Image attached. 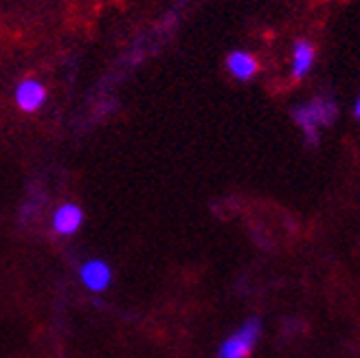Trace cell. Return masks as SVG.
<instances>
[{"label":"cell","instance_id":"cell-3","mask_svg":"<svg viewBox=\"0 0 360 358\" xmlns=\"http://www.w3.org/2000/svg\"><path fill=\"white\" fill-rule=\"evenodd\" d=\"M13 99L22 113H38L46 101V88L38 79H22L15 86Z\"/></svg>","mask_w":360,"mask_h":358},{"label":"cell","instance_id":"cell-4","mask_svg":"<svg viewBox=\"0 0 360 358\" xmlns=\"http://www.w3.org/2000/svg\"><path fill=\"white\" fill-rule=\"evenodd\" d=\"M82 224H84V211L75 203L60 205L56 209V213H53V220H51L53 231H56V234L62 236V238L75 236L77 231L82 229Z\"/></svg>","mask_w":360,"mask_h":358},{"label":"cell","instance_id":"cell-2","mask_svg":"<svg viewBox=\"0 0 360 358\" xmlns=\"http://www.w3.org/2000/svg\"><path fill=\"white\" fill-rule=\"evenodd\" d=\"M259 338H262V324L259 319L250 317L236 332L224 338L222 345L218 347V358H248L257 347Z\"/></svg>","mask_w":360,"mask_h":358},{"label":"cell","instance_id":"cell-5","mask_svg":"<svg viewBox=\"0 0 360 358\" xmlns=\"http://www.w3.org/2000/svg\"><path fill=\"white\" fill-rule=\"evenodd\" d=\"M82 283L93 293H103L112 281V271L103 260H88L79 271Z\"/></svg>","mask_w":360,"mask_h":358},{"label":"cell","instance_id":"cell-1","mask_svg":"<svg viewBox=\"0 0 360 358\" xmlns=\"http://www.w3.org/2000/svg\"><path fill=\"white\" fill-rule=\"evenodd\" d=\"M338 117V106L330 97H314L292 108V121L303 132V139L310 148H316L321 141V128H328Z\"/></svg>","mask_w":360,"mask_h":358},{"label":"cell","instance_id":"cell-7","mask_svg":"<svg viewBox=\"0 0 360 358\" xmlns=\"http://www.w3.org/2000/svg\"><path fill=\"white\" fill-rule=\"evenodd\" d=\"M314 66V46L308 40H299L292 46V77L301 79L312 70Z\"/></svg>","mask_w":360,"mask_h":358},{"label":"cell","instance_id":"cell-8","mask_svg":"<svg viewBox=\"0 0 360 358\" xmlns=\"http://www.w3.org/2000/svg\"><path fill=\"white\" fill-rule=\"evenodd\" d=\"M354 115H356V119H360V95L354 101Z\"/></svg>","mask_w":360,"mask_h":358},{"label":"cell","instance_id":"cell-6","mask_svg":"<svg viewBox=\"0 0 360 358\" xmlns=\"http://www.w3.org/2000/svg\"><path fill=\"white\" fill-rule=\"evenodd\" d=\"M226 70L231 73L233 79L248 82L257 75L259 64H257L255 56H250L248 51H231L226 58Z\"/></svg>","mask_w":360,"mask_h":358}]
</instances>
